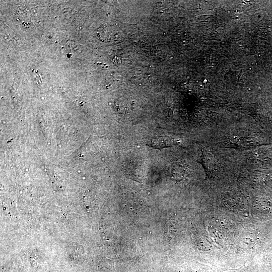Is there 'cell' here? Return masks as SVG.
Here are the masks:
<instances>
[{
  "label": "cell",
  "instance_id": "cell-1",
  "mask_svg": "<svg viewBox=\"0 0 272 272\" xmlns=\"http://www.w3.org/2000/svg\"><path fill=\"white\" fill-rule=\"evenodd\" d=\"M225 147L237 150H247L255 145L253 138L250 136H233L222 144Z\"/></svg>",
  "mask_w": 272,
  "mask_h": 272
},
{
  "label": "cell",
  "instance_id": "cell-2",
  "mask_svg": "<svg viewBox=\"0 0 272 272\" xmlns=\"http://www.w3.org/2000/svg\"><path fill=\"white\" fill-rule=\"evenodd\" d=\"M119 29L113 25L103 26L96 31L98 39L103 42H113L119 39L121 36Z\"/></svg>",
  "mask_w": 272,
  "mask_h": 272
},
{
  "label": "cell",
  "instance_id": "cell-3",
  "mask_svg": "<svg viewBox=\"0 0 272 272\" xmlns=\"http://www.w3.org/2000/svg\"><path fill=\"white\" fill-rule=\"evenodd\" d=\"M178 139L171 137H160L152 139L147 143V145L152 148L161 150L179 145Z\"/></svg>",
  "mask_w": 272,
  "mask_h": 272
},
{
  "label": "cell",
  "instance_id": "cell-4",
  "mask_svg": "<svg viewBox=\"0 0 272 272\" xmlns=\"http://www.w3.org/2000/svg\"><path fill=\"white\" fill-rule=\"evenodd\" d=\"M199 163L203 166L208 177L210 176L217 165V161L214 156L205 149L201 150Z\"/></svg>",
  "mask_w": 272,
  "mask_h": 272
}]
</instances>
